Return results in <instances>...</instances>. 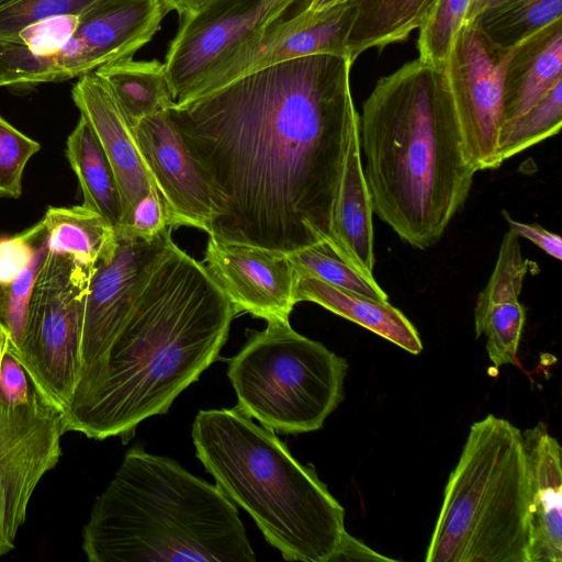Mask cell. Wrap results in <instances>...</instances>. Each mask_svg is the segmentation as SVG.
Masks as SVG:
<instances>
[{
    "label": "cell",
    "mask_w": 562,
    "mask_h": 562,
    "mask_svg": "<svg viewBox=\"0 0 562 562\" xmlns=\"http://www.w3.org/2000/svg\"><path fill=\"white\" fill-rule=\"evenodd\" d=\"M352 64L334 54L289 59L169 109L209 188L211 238L285 255L334 250V205L359 116Z\"/></svg>",
    "instance_id": "6da1fadb"
},
{
    "label": "cell",
    "mask_w": 562,
    "mask_h": 562,
    "mask_svg": "<svg viewBox=\"0 0 562 562\" xmlns=\"http://www.w3.org/2000/svg\"><path fill=\"white\" fill-rule=\"evenodd\" d=\"M236 314L206 267L172 241L92 382L65 409L66 431L128 442L217 359Z\"/></svg>",
    "instance_id": "7a4b0ae2"
},
{
    "label": "cell",
    "mask_w": 562,
    "mask_h": 562,
    "mask_svg": "<svg viewBox=\"0 0 562 562\" xmlns=\"http://www.w3.org/2000/svg\"><path fill=\"white\" fill-rule=\"evenodd\" d=\"M359 140L373 212L412 247L434 246L476 172L443 65L417 58L379 79L359 115Z\"/></svg>",
    "instance_id": "3957f363"
},
{
    "label": "cell",
    "mask_w": 562,
    "mask_h": 562,
    "mask_svg": "<svg viewBox=\"0 0 562 562\" xmlns=\"http://www.w3.org/2000/svg\"><path fill=\"white\" fill-rule=\"evenodd\" d=\"M91 562H254L237 506L176 460L140 447L122 463L82 529Z\"/></svg>",
    "instance_id": "277c9868"
},
{
    "label": "cell",
    "mask_w": 562,
    "mask_h": 562,
    "mask_svg": "<svg viewBox=\"0 0 562 562\" xmlns=\"http://www.w3.org/2000/svg\"><path fill=\"white\" fill-rule=\"evenodd\" d=\"M191 436L215 485L250 515L284 560L334 562L347 533L345 509L273 430L236 406L199 411Z\"/></svg>",
    "instance_id": "5b68a950"
},
{
    "label": "cell",
    "mask_w": 562,
    "mask_h": 562,
    "mask_svg": "<svg viewBox=\"0 0 562 562\" xmlns=\"http://www.w3.org/2000/svg\"><path fill=\"white\" fill-rule=\"evenodd\" d=\"M530 483L522 432L492 414L472 424L427 562H529Z\"/></svg>",
    "instance_id": "8992f818"
},
{
    "label": "cell",
    "mask_w": 562,
    "mask_h": 562,
    "mask_svg": "<svg viewBox=\"0 0 562 562\" xmlns=\"http://www.w3.org/2000/svg\"><path fill=\"white\" fill-rule=\"evenodd\" d=\"M267 323L228 361L237 407L274 432L318 430L344 400L348 363L289 321Z\"/></svg>",
    "instance_id": "52a82bcc"
},
{
    "label": "cell",
    "mask_w": 562,
    "mask_h": 562,
    "mask_svg": "<svg viewBox=\"0 0 562 562\" xmlns=\"http://www.w3.org/2000/svg\"><path fill=\"white\" fill-rule=\"evenodd\" d=\"M93 270L47 248L32 289L22 344L12 349L37 390L63 412L80 378L85 302Z\"/></svg>",
    "instance_id": "ba28073f"
},
{
    "label": "cell",
    "mask_w": 562,
    "mask_h": 562,
    "mask_svg": "<svg viewBox=\"0 0 562 562\" xmlns=\"http://www.w3.org/2000/svg\"><path fill=\"white\" fill-rule=\"evenodd\" d=\"M170 11L164 0H102L79 15L75 32L53 54L37 56L21 44H0L5 87L26 90L66 81L133 58Z\"/></svg>",
    "instance_id": "9c48e42d"
},
{
    "label": "cell",
    "mask_w": 562,
    "mask_h": 562,
    "mask_svg": "<svg viewBox=\"0 0 562 562\" xmlns=\"http://www.w3.org/2000/svg\"><path fill=\"white\" fill-rule=\"evenodd\" d=\"M302 1L209 0L181 15L164 61L175 102H183L222 60Z\"/></svg>",
    "instance_id": "30bf717a"
},
{
    "label": "cell",
    "mask_w": 562,
    "mask_h": 562,
    "mask_svg": "<svg viewBox=\"0 0 562 562\" xmlns=\"http://www.w3.org/2000/svg\"><path fill=\"white\" fill-rule=\"evenodd\" d=\"M510 50L493 46L472 24L456 35L443 64L463 147L476 171L498 168L504 123L503 76Z\"/></svg>",
    "instance_id": "8fae6325"
},
{
    "label": "cell",
    "mask_w": 562,
    "mask_h": 562,
    "mask_svg": "<svg viewBox=\"0 0 562 562\" xmlns=\"http://www.w3.org/2000/svg\"><path fill=\"white\" fill-rule=\"evenodd\" d=\"M171 232L153 240L117 236L113 256L91 273L85 302L81 371L71 401L82 395L95 376L144 283L172 243Z\"/></svg>",
    "instance_id": "7c38bea8"
},
{
    "label": "cell",
    "mask_w": 562,
    "mask_h": 562,
    "mask_svg": "<svg viewBox=\"0 0 562 562\" xmlns=\"http://www.w3.org/2000/svg\"><path fill=\"white\" fill-rule=\"evenodd\" d=\"M303 5L269 24L222 60L184 100L209 93L260 68L315 54L348 56L353 1L321 12ZM183 101V102H184Z\"/></svg>",
    "instance_id": "4fadbf2b"
},
{
    "label": "cell",
    "mask_w": 562,
    "mask_h": 562,
    "mask_svg": "<svg viewBox=\"0 0 562 562\" xmlns=\"http://www.w3.org/2000/svg\"><path fill=\"white\" fill-rule=\"evenodd\" d=\"M65 431L64 412L42 393L29 405L0 407V484L12 539L25 521L38 482L59 461Z\"/></svg>",
    "instance_id": "5bb4252c"
},
{
    "label": "cell",
    "mask_w": 562,
    "mask_h": 562,
    "mask_svg": "<svg viewBox=\"0 0 562 562\" xmlns=\"http://www.w3.org/2000/svg\"><path fill=\"white\" fill-rule=\"evenodd\" d=\"M204 261L237 314L289 321L297 274L288 255L210 237Z\"/></svg>",
    "instance_id": "9a60e30c"
},
{
    "label": "cell",
    "mask_w": 562,
    "mask_h": 562,
    "mask_svg": "<svg viewBox=\"0 0 562 562\" xmlns=\"http://www.w3.org/2000/svg\"><path fill=\"white\" fill-rule=\"evenodd\" d=\"M133 134L177 227L209 232L213 209L207 184L169 110L142 119Z\"/></svg>",
    "instance_id": "2e32d148"
},
{
    "label": "cell",
    "mask_w": 562,
    "mask_h": 562,
    "mask_svg": "<svg viewBox=\"0 0 562 562\" xmlns=\"http://www.w3.org/2000/svg\"><path fill=\"white\" fill-rule=\"evenodd\" d=\"M71 97L113 169L122 204L120 229L128 223L137 203L156 188L155 182L142 158L132 126L105 82L95 72L83 75L74 85Z\"/></svg>",
    "instance_id": "e0dca14e"
},
{
    "label": "cell",
    "mask_w": 562,
    "mask_h": 562,
    "mask_svg": "<svg viewBox=\"0 0 562 562\" xmlns=\"http://www.w3.org/2000/svg\"><path fill=\"white\" fill-rule=\"evenodd\" d=\"M529 270L530 261L522 257L519 237L509 229L501 243L494 270L474 306L476 337H486V350L495 368L517 363L526 321L519 294Z\"/></svg>",
    "instance_id": "ac0fdd59"
},
{
    "label": "cell",
    "mask_w": 562,
    "mask_h": 562,
    "mask_svg": "<svg viewBox=\"0 0 562 562\" xmlns=\"http://www.w3.org/2000/svg\"><path fill=\"white\" fill-rule=\"evenodd\" d=\"M522 438L530 483L529 562H562L561 447L543 423Z\"/></svg>",
    "instance_id": "d6986e66"
},
{
    "label": "cell",
    "mask_w": 562,
    "mask_h": 562,
    "mask_svg": "<svg viewBox=\"0 0 562 562\" xmlns=\"http://www.w3.org/2000/svg\"><path fill=\"white\" fill-rule=\"evenodd\" d=\"M373 205L363 173L359 116L352 122L331 218L336 254L368 277H373Z\"/></svg>",
    "instance_id": "ffe728a7"
},
{
    "label": "cell",
    "mask_w": 562,
    "mask_h": 562,
    "mask_svg": "<svg viewBox=\"0 0 562 562\" xmlns=\"http://www.w3.org/2000/svg\"><path fill=\"white\" fill-rule=\"evenodd\" d=\"M562 80V19L512 48L503 76L504 123L539 101Z\"/></svg>",
    "instance_id": "44dd1931"
},
{
    "label": "cell",
    "mask_w": 562,
    "mask_h": 562,
    "mask_svg": "<svg viewBox=\"0 0 562 562\" xmlns=\"http://www.w3.org/2000/svg\"><path fill=\"white\" fill-rule=\"evenodd\" d=\"M294 300L316 303L413 355L423 350L415 326L389 301H375L308 276L296 277Z\"/></svg>",
    "instance_id": "7402d4cb"
},
{
    "label": "cell",
    "mask_w": 562,
    "mask_h": 562,
    "mask_svg": "<svg viewBox=\"0 0 562 562\" xmlns=\"http://www.w3.org/2000/svg\"><path fill=\"white\" fill-rule=\"evenodd\" d=\"M109 87L133 127L142 119L167 111L176 103L165 64L133 58L101 66L94 71Z\"/></svg>",
    "instance_id": "603a6c76"
},
{
    "label": "cell",
    "mask_w": 562,
    "mask_h": 562,
    "mask_svg": "<svg viewBox=\"0 0 562 562\" xmlns=\"http://www.w3.org/2000/svg\"><path fill=\"white\" fill-rule=\"evenodd\" d=\"M355 19L348 37L352 63L369 48L402 42L423 24L436 0H352Z\"/></svg>",
    "instance_id": "cb8c5ba5"
},
{
    "label": "cell",
    "mask_w": 562,
    "mask_h": 562,
    "mask_svg": "<svg viewBox=\"0 0 562 562\" xmlns=\"http://www.w3.org/2000/svg\"><path fill=\"white\" fill-rule=\"evenodd\" d=\"M66 156L80 184L82 206L100 214L116 231L122 220L117 182L99 139L81 116L68 136Z\"/></svg>",
    "instance_id": "d4e9b609"
},
{
    "label": "cell",
    "mask_w": 562,
    "mask_h": 562,
    "mask_svg": "<svg viewBox=\"0 0 562 562\" xmlns=\"http://www.w3.org/2000/svg\"><path fill=\"white\" fill-rule=\"evenodd\" d=\"M42 221L48 249L70 255L93 269L115 251V228L100 214L82 205L49 206Z\"/></svg>",
    "instance_id": "484cf974"
},
{
    "label": "cell",
    "mask_w": 562,
    "mask_h": 562,
    "mask_svg": "<svg viewBox=\"0 0 562 562\" xmlns=\"http://www.w3.org/2000/svg\"><path fill=\"white\" fill-rule=\"evenodd\" d=\"M562 19V0H506L471 22L495 47L509 50Z\"/></svg>",
    "instance_id": "4316f807"
},
{
    "label": "cell",
    "mask_w": 562,
    "mask_h": 562,
    "mask_svg": "<svg viewBox=\"0 0 562 562\" xmlns=\"http://www.w3.org/2000/svg\"><path fill=\"white\" fill-rule=\"evenodd\" d=\"M562 126V80L518 117L505 123L498 137V156L506 159L557 135Z\"/></svg>",
    "instance_id": "83f0119b"
},
{
    "label": "cell",
    "mask_w": 562,
    "mask_h": 562,
    "mask_svg": "<svg viewBox=\"0 0 562 562\" xmlns=\"http://www.w3.org/2000/svg\"><path fill=\"white\" fill-rule=\"evenodd\" d=\"M297 276H308L328 284L368 296L387 301V294L373 277H368L341 259L329 246L314 245L288 254Z\"/></svg>",
    "instance_id": "f1b7e54d"
},
{
    "label": "cell",
    "mask_w": 562,
    "mask_h": 562,
    "mask_svg": "<svg viewBox=\"0 0 562 562\" xmlns=\"http://www.w3.org/2000/svg\"><path fill=\"white\" fill-rule=\"evenodd\" d=\"M471 0H436L427 18L419 26L418 58L443 65L452 42L465 24Z\"/></svg>",
    "instance_id": "f546056e"
},
{
    "label": "cell",
    "mask_w": 562,
    "mask_h": 562,
    "mask_svg": "<svg viewBox=\"0 0 562 562\" xmlns=\"http://www.w3.org/2000/svg\"><path fill=\"white\" fill-rule=\"evenodd\" d=\"M102 0H13L0 7V44L16 43L19 33L35 22L81 15Z\"/></svg>",
    "instance_id": "4dcf8cb0"
},
{
    "label": "cell",
    "mask_w": 562,
    "mask_h": 562,
    "mask_svg": "<svg viewBox=\"0 0 562 562\" xmlns=\"http://www.w3.org/2000/svg\"><path fill=\"white\" fill-rule=\"evenodd\" d=\"M46 251L47 246L41 248L32 262L14 280L0 285V328L14 351L23 340L32 289Z\"/></svg>",
    "instance_id": "1f68e13d"
},
{
    "label": "cell",
    "mask_w": 562,
    "mask_h": 562,
    "mask_svg": "<svg viewBox=\"0 0 562 562\" xmlns=\"http://www.w3.org/2000/svg\"><path fill=\"white\" fill-rule=\"evenodd\" d=\"M40 148L0 115V196L20 198L24 168Z\"/></svg>",
    "instance_id": "d6a6232c"
},
{
    "label": "cell",
    "mask_w": 562,
    "mask_h": 562,
    "mask_svg": "<svg viewBox=\"0 0 562 562\" xmlns=\"http://www.w3.org/2000/svg\"><path fill=\"white\" fill-rule=\"evenodd\" d=\"M176 221L158 189H151L135 206L128 223L116 231V236L153 240L169 229Z\"/></svg>",
    "instance_id": "836d02e7"
},
{
    "label": "cell",
    "mask_w": 562,
    "mask_h": 562,
    "mask_svg": "<svg viewBox=\"0 0 562 562\" xmlns=\"http://www.w3.org/2000/svg\"><path fill=\"white\" fill-rule=\"evenodd\" d=\"M47 246V233L43 221L26 231L0 238V285L14 280L34 259L38 250Z\"/></svg>",
    "instance_id": "e575fe53"
},
{
    "label": "cell",
    "mask_w": 562,
    "mask_h": 562,
    "mask_svg": "<svg viewBox=\"0 0 562 562\" xmlns=\"http://www.w3.org/2000/svg\"><path fill=\"white\" fill-rule=\"evenodd\" d=\"M40 393L4 336L0 345V407L29 405Z\"/></svg>",
    "instance_id": "d590c367"
},
{
    "label": "cell",
    "mask_w": 562,
    "mask_h": 562,
    "mask_svg": "<svg viewBox=\"0 0 562 562\" xmlns=\"http://www.w3.org/2000/svg\"><path fill=\"white\" fill-rule=\"evenodd\" d=\"M77 15H64L42 20L23 29L15 44L25 46L33 55L44 56L58 50L75 32Z\"/></svg>",
    "instance_id": "8d00e7d4"
},
{
    "label": "cell",
    "mask_w": 562,
    "mask_h": 562,
    "mask_svg": "<svg viewBox=\"0 0 562 562\" xmlns=\"http://www.w3.org/2000/svg\"><path fill=\"white\" fill-rule=\"evenodd\" d=\"M502 214L506 220L509 229L518 237L530 240L554 259H562V239L558 234L547 231L539 224H527L515 221L506 211H502Z\"/></svg>",
    "instance_id": "74e56055"
},
{
    "label": "cell",
    "mask_w": 562,
    "mask_h": 562,
    "mask_svg": "<svg viewBox=\"0 0 562 562\" xmlns=\"http://www.w3.org/2000/svg\"><path fill=\"white\" fill-rule=\"evenodd\" d=\"M352 560H360V561H368V560H375V561H393L392 559L381 555L357 540L356 538L351 537L348 532L345 536V539L342 541L341 548L336 555L335 561H352Z\"/></svg>",
    "instance_id": "f35d334b"
},
{
    "label": "cell",
    "mask_w": 562,
    "mask_h": 562,
    "mask_svg": "<svg viewBox=\"0 0 562 562\" xmlns=\"http://www.w3.org/2000/svg\"><path fill=\"white\" fill-rule=\"evenodd\" d=\"M14 539L11 538L7 520V497L3 486L0 484V558L14 548Z\"/></svg>",
    "instance_id": "ab89813d"
},
{
    "label": "cell",
    "mask_w": 562,
    "mask_h": 562,
    "mask_svg": "<svg viewBox=\"0 0 562 562\" xmlns=\"http://www.w3.org/2000/svg\"><path fill=\"white\" fill-rule=\"evenodd\" d=\"M506 0H471L470 8L467 14L465 24L473 22V20L482 12Z\"/></svg>",
    "instance_id": "60d3db41"
},
{
    "label": "cell",
    "mask_w": 562,
    "mask_h": 562,
    "mask_svg": "<svg viewBox=\"0 0 562 562\" xmlns=\"http://www.w3.org/2000/svg\"><path fill=\"white\" fill-rule=\"evenodd\" d=\"M165 3L171 9V11H177L179 15H183L186 13H190L201 5H203L209 0H164Z\"/></svg>",
    "instance_id": "b9f144b4"
},
{
    "label": "cell",
    "mask_w": 562,
    "mask_h": 562,
    "mask_svg": "<svg viewBox=\"0 0 562 562\" xmlns=\"http://www.w3.org/2000/svg\"><path fill=\"white\" fill-rule=\"evenodd\" d=\"M351 0H305L304 9L310 12H321Z\"/></svg>",
    "instance_id": "7bdbcfd3"
},
{
    "label": "cell",
    "mask_w": 562,
    "mask_h": 562,
    "mask_svg": "<svg viewBox=\"0 0 562 562\" xmlns=\"http://www.w3.org/2000/svg\"><path fill=\"white\" fill-rule=\"evenodd\" d=\"M2 87H5V81L3 79V76H2V72H1V67H0V88Z\"/></svg>",
    "instance_id": "ee69618b"
},
{
    "label": "cell",
    "mask_w": 562,
    "mask_h": 562,
    "mask_svg": "<svg viewBox=\"0 0 562 562\" xmlns=\"http://www.w3.org/2000/svg\"><path fill=\"white\" fill-rule=\"evenodd\" d=\"M11 1H13V0H0V7L4 5Z\"/></svg>",
    "instance_id": "f6af8a7d"
},
{
    "label": "cell",
    "mask_w": 562,
    "mask_h": 562,
    "mask_svg": "<svg viewBox=\"0 0 562 562\" xmlns=\"http://www.w3.org/2000/svg\"><path fill=\"white\" fill-rule=\"evenodd\" d=\"M5 336V334L3 333V330L0 328V345H1V341L3 339V337Z\"/></svg>",
    "instance_id": "bcb514c9"
}]
</instances>
